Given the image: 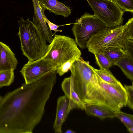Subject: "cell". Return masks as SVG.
I'll return each instance as SVG.
<instances>
[{
	"label": "cell",
	"mask_w": 133,
	"mask_h": 133,
	"mask_svg": "<svg viewBox=\"0 0 133 133\" xmlns=\"http://www.w3.org/2000/svg\"><path fill=\"white\" fill-rule=\"evenodd\" d=\"M57 78L48 73L6 94L0 101V133H32L41 121Z\"/></svg>",
	"instance_id": "obj_1"
},
{
	"label": "cell",
	"mask_w": 133,
	"mask_h": 133,
	"mask_svg": "<svg viewBox=\"0 0 133 133\" xmlns=\"http://www.w3.org/2000/svg\"><path fill=\"white\" fill-rule=\"evenodd\" d=\"M71 72L75 91L85 105L103 106L115 111L121 107L100 86L94 67L81 57L72 64Z\"/></svg>",
	"instance_id": "obj_2"
},
{
	"label": "cell",
	"mask_w": 133,
	"mask_h": 133,
	"mask_svg": "<svg viewBox=\"0 0 133 133\" xmlns=\"http://www.w3.org/2000/svg\"><path fill=\"white\" fill-rule=\"evenodd\" d=\"M133 39V18L124 25L107 28L93 35L87 44L89 51L93 54L110 47L125 49L127 40Z\"/></svg>",
	"instance_id": "obj_3"
},
{
	"label": "cell",
	"mask_w": 133,
	"mask_h": 133,
	"mask_svg": "<svg viewBox=\"0 0 133 133\" xmlns=\"http://www.w3.org/2000/svg\"><path fill=\"white\" fill-rule=\"evenodd\" d=\"M18 22L19 29L17 35L23 54L30 61L42 58L49 45L44 35L28 18L24 20L22 17Z\"/></svg>",
	"instance_id": "obj_4"
},
{
	"label": "cell",
	"mask_w": 133,
	"mask_h": 133,
	"mask_svg": "<svg viewBox=\"0 0 133 133\" xmlns=\"http://www.w3.org/2000/svg\"><path fill=\"white\" fill-rule=\"evenodd\" d=\"M42 58L51 62L57 69L66 62L81 57L80 50L75 40L69 36L54 35Z\"/></svg>",
	"instance_id": "obj_5"
},
{
	"label": "cell",
	"mask_w": 133,
	"mask_h": 133,
	"mask_svg": "<svg viewBox=\"0 0 133 133\" xmlns=\"http://www.w3.org/2000/svg\"><path fill=\"white\" fill-rule=\"evenodd\" d=\"M71 31L77 45L82 49L87 48L91 37L107 27L94 15L85 12L76 19Z\"/></svg>",
	"instance_id": "obj_6"
},
{
	"label": "cell",
	"mask_w": 133,
	"mask_h": 133,
	"mask_svg": "<svg viewBox=\"0 0 133 133\" xmlns=\"http://www.w3.org/2000/svg\"><path fill=\"white\" fill-rule=\"evenodd\" d=\"M97 18L108 28L122 25L124 11L110 0H86Z\"/></svg>",
	"instance_id": "obj_7"
},
{
	"label": "cell",
	"mask_w": 133,
	"mask_h": 133,
	"mask_svg": "<svg viewBox=\"0 0 133 133\" xmlns=\"http://www.w3.org/2000/svg\"><path fill=\"white\" fill-rule=\"evenodd\" d=\"M56 70V67L51 62L42 58L34 61H28L20 72L24 77L25 83L28 84Z\"/></svg>",
	"instance_id": "obj_8"
},
{
	"label": "cell",
	"mask_w": 133,
	"mask_h": 133,
	"mask_svg": "<svg viewBox=\"0 0 133 133\" xmlns=\"http://www.w3.org/2000/svg\"><path fill=\"white\" fill-rule=\"evenodd\" d=\"M62 89L69 99L68 109V114L71 110L78 108L83 110L85 109V104L79 98L75 90L72 76L65 78L62 82Z\"/></svg>",
	"instance_id": "obj_9"
},
{
	"label": "cell",
	"mask_w": 133,
	"mask_h": 133,
	"mask_svg": "<svg viewBox=\"0 0 133 133\" xmlns=\"http://www.w3.org/2000/svg\"><path fill=\"white\" fill-rule=\"evenodd\" d=\"M97 79L100 86L123 108L127 106V96L125 89L120 82L111 84L102 79L97 74Z\"/></svg>",
	"instance_id": "obj_10"
},
{
	"label": "cell",
	"mask_w": 133,
	"mask_h": 133,
	"mask_svg": "<svg viewBox=\"0 0 133 133\" xmlns=\"http://www.w3.org/2000/svg\"><path fill=\"white\" fill-rule=\"evenodd\" d=\"M69 99L65 95L60 96L57 101L56 113L53 128L55 133H62V126L68 115Z\"/></svg>",
	"instance_id": "obj_11"
},
{
	"label": "cell",
	"mask_w": 133,
	"mask_h": 133,
	"mask_svg": "<svg viewBox=\"0 0 133 133\" xmlns=\"http://www.w3.org/2000/svg\"><path fill=\"white\" fill-rule=\"evenodd\" d=\"M31 1L34 11L32 22L43 34L46 41L50 43L53 39V34L44 20L37 0Z\"/></svg>",
	"instance_id": "obj_12"
},
{
	"label": "cell",
	"mask_w": 133,
	"mask_h": 133,
	"mask_svg": "<svg viewBox=\"0 0 133 133\" xmlns=\"http://www.w3.org/2000/svg\"><path fill=\"white\" fill-rule=\"evenodd\" d=\"M18 64L15 54L9 47L0 42V72L14 71Z\"/></svg>",
	"instance_id": "obj_13"
},
{
	"label": "cell",
	"mask_w": 133,
	"mask_h": 133,
	"mask_svg": "<svg viewBox=\"0 0 133 133\" xmlns=\"http://www.w3.org/2000/svg\"><path fill=\"white\" fill-rule=\"evenodd\" d=\"M41 10H48L50 12L56 15L67 17L71 14V11L69 7L57 0H37Z\"/></svg>",
	"instance_id": "obj_14"
},
{
	"label": "cell",
	"mask_w": 133,
	"mask_h": 133,
	"mask_svg": "<svg viewBox=\"0 0 133 133\" xmlns=\"http://www.w3.org/2000/svg\"><path fill=\"white\" fill-rule=\"evenodd\" d=\"M84 110L88 115L97 117L101 120L106 118L115 117V111L103 106L86 105Z\"/></svg>",
	"instance_id": "obj_15"
},
{
	"label": "cell",
	"mask_w": 133,
	"mask_h": 133,
	"mask_svg": "<svg viewBox=\"0 0 133 133\" xmlns=\"http://www.w3.org/2000/svg\"><path fill=\"white\" fill-rule=\"evenodd\" d=\"M118 66L129 79L133 81V59L126 54L113 64Z\"/></svg>",
	"instance_id": "obj_16"
},
{
	"label": "cell",
	"mask_w": 133,
	"mask_h": 133,
	"mask_svg": "<svg viewBox=\"0 0 133 133\" xmlns=\"http://www.w3.org/2000/svg\"><path fill=\"white\" fill-rule=\"evenodd\" d=\"M101 52L112 63L113 65L115 62L126 54L123 49L118 47L107 48Z\"/></svg>",
	"instance_id": "obj_17"
},
{
	"label": "cell",
	"mask_w": 133,
	"mask_h": 133,
	"mask_svg": "<svg viewBox=\"0 0 133 133\" xmlns=\"http://www.w3.org/2000/svg\"><path fill=\"white\" fill-rule=\"evenodd\" d=\"M95 56L96 62L100 68V69L108 71L113 65L112 63L102 52H99L93 54Z\"/></svg>",
	"instance_id": "obj_18"
},
{
	"label": "cell",
	"mask_w": 133,
	"mask_h": 133,
	"mask_svg": "<svg viewBox=\"0 0 133 133\" xmlns=\"http://www.w3.org/2000/svg\"><path fill=\"white\" fill-rule=\"evenodd\" d=\"M96 74L103 81L111 84H117L120 82L114 76L109 70L105 71L100 69H96L94 68Z\"/></svg>",
	"instance_id": "obj_19"
},
{
	"label": "cell",
	"mask_w": 133,
	"mask_h": 133,
	"mask_svg": "<svg viewBox=\"0 0 133 133\" xmlns=\"http://www.w3.org/2000/svg\"><path fill=\"white\" fill-rule=\"evenodd\" d=\"M14 71L0 72V88L10 86L14 82Z\"/></svg>",
	"instance_id": "obj_20"
},
{
	"label": "cell",
	"mask_w": 133,
	"mask_h": 133,
	"mask_svg": "<svg viewBox=\"0 0 133 133\" xmlns=\"http://www.w3.org/2000/svg\"><path fill=\"white\" fill-rule=\"evenodd\" d=\"M115 117L118 118L127 128L133 127V115L124 112L121 110L115 111Z\"/></svg>",
	"instance_id": "obj_21"
},
{
	"label": "cell",
	"mask_w": 133,
	"mask_h": 133,
	"mask_svg": "<svg viewBox=\"0 0 133 133\" xmlns=\"http://www.w3.org/2000/svg\"><path fill=\"white\" fill-rule=\"evenodd\" d=\"M122 10L133 12V0H111Z\"/></svg>",
	"instance_id": "obj_22"
},
{
	"label": "cell",
	"mask_w": 133,
	"mask_h": 133,
	"mask_svg": "<svg viewBox=\"0 0 133 133\" xmlns=\"http://www.w3.org/2000/svg\"><path fill=\"white\" fill-rule=\"evenodd\" d=\"M132 81L131 85L128 86L124 85V87L126 90L127 101V106L130 109H133V83Z\"/></svg>",
	"instance_id": "obj_23"
},
{
	"label": "cell",
	"mask_w": 133,
	"mask_h": 133,
	"mask_svg": "<svg viewBox=\"0 0 133 133\" xmlns=\"http://www.w3.org/2000/svg\"><path fill=\"white\" fill-rule=\"evenodd\" d=\"M77 60L74 59L69 60L64 63L62 65L58 68L56 72L59 75L61 76L70 70L73 63Z\"/></svg>",
	"instance_id": "obj_24"
},
{
	"label": "cell",
	"mask_w": 133,
	"mask_h": 133,
	"mask_svg": "<svg viewBox=\"0 0 133 133\" xmlns=\"http://www.w3.org/2000/svg\"><path fill=\"white\" fill-rule=\"evenodd\" d=\"M41 11L44 20L45 22L46 23H47L49 26V27L50 28V29L51 30L54 31L55 32L53 34V36H54L55 34L57 32L59 31L61 32L62 31V30H59L57 29L59 27L65 25H69L72 24L68 23L59 25H57L52 23L48 19L45 15L44 13V11L41 9Z\"/></svg>",
	"instance_id": "obj_25"
},
{
	"label": "cell",
	"mask_w": 133,
	"mask_h": 133,
	"mask_svg": "<svg viewBox=\"0 0 133 133\" xmlns=\"http://www.w3.org/2000/svg\"><path fill=\"white\" fill-rule=\"evenodd\" d=\"M127 130L130 133H133V127L127 128Z\"/></svg>",
	"instance_id": "obj_26"
},
{
	"label": "cell",
	"mask_w": 133,
	"mask_h": 133,
	"mask_svg": "<svg viewBox=\"0 0 133 133\" xmlns=\"http://www.w3.org/2000/svg\"><path fill=\"white\" fill-rule=\"evenodd\" d=\"M65 133H76L74 131L71 130V129H68L66 130L65 132Z\"/></svg>",
	"instance_id": "obj_27"
},
{
	"label": "cell",
	"mask_w": 133,
	"mask_h": 133,
	"mask_svg": "<svg viewBox=\"0 0 133 133\" xmlns=\"http://www.w3.org/2000/svg\"><path fill=\"white\" fill-rule=\"evenodd\" d=\"M2 97L0 95V101H1V99L2 98Z\"/></svg>",
	"instance_id": "obj_28"
}]
</instances>
